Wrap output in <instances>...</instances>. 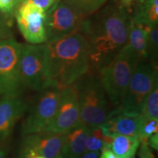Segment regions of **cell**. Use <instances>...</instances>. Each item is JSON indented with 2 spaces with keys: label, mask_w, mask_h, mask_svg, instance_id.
Wrapping results in <instances>:
<instances>
[{
  "label": "cell",
  "mask_w": 158,
  "mask_h": 158,
  "mask_svg": "<svg viewBox=\"0 0 158 158\" xmlns=\"http://www.w3.org/2000/svg\"><path fill=\"white\" fill-rule=\"evenodd\" d=\"M131 19L114 3L86 17L80 33L88 45L89 71L100 76L127 44Z\"/></svg>",
  "instance_id": "obj_1"
},
{
  "label": "cell",
  "mask_w": 158,
  "mask_h": 158,
  "mask_svg": "<svg viewBox=\"0 0 158 158\" xmlns=\"http://www.w3.org/2000/svg\"><path fill=\"white\" fill-rule=\"evenodd\" d=\"M45 46L51 86L62 89L89 72L88 45L81 33L47 42Z\"/></svg>",
  "instance_id": "obj_2"
},
{
  "label": "cell",
  "mask_w": 158,
  "mask_h": 158,
  "mask_svg": "<svg viewBox=\"0 0 158 158\" xmlns=\"http://www.w3.org/2000/svg\"><path fill=\"white\" fill-rule=\"evenodd\" d=\"M73 84L78 94L80 122L90 128L100 126L111 112L100 76L88 72Z\"/></svg>",
  "instance_id": "obj_3"
},
{
  "label": "cell",
  "mask_w": 158,
  "mask_h": 158,
  "mask_svg": "<svg viewBox=\"0 0 158 158\" xmlns=\"http://www.w3.org/2000/svg\"><path fill=\"white\" fill-rule=\"evenodd\" d=\"M141 58L128 44L100 75L106 95L114 106L121 103L135 68Z\"/></svg>",
  "instance_id": "obj_4"
},
{
  "label": "cell",
  "mask_w": 158,
  "mask_h": 158,
  "mask_svg": "<svg viewBox=\"0 0 158 158\" xmlns=\"http://www.w3.org/2000/svg\"><path fill=\"white\" fill-rule=\"evenodd\" d=\"M157 68L147 59H141L135 68L121 103L117 109L123 113L139 115L155 83Z\"/></svg>",
  "instance_id": "obj_5"
},
{
  "label": "cell",
  "mask_w": 158,
  "mask_h": 158,
  "mask_svg": "<svg viewBox=\"0 0 158 158\" xmlns=\"http://www.w3.org/2000/svg\"><path fill=\"white\" fill-rule=\"evenodd\" d=\"M20 80L22 87L38 92L51 86L45 44L21 45Z\"/></svg>",
  "instance_id": "obj_6"
},
{
  "label": "cell",
  "mask_w": 158,
  "mask_h": 158,
  "mask_svg": "<svg viewBox=\"0 0 158 158\" xmlns=\"http://www.w3.org/2000/svg\"><path fill=\"white\" fill-rule=\"evenodd\" d=\"M60 89L49 86L42 91L31 105L21 127L23 136L44 131L54 119L58 108Z\"/></svg>",
  "instance_id": "obj_7"
},
{
  "label": "cell",
  "mask_w": 158,
  "mask_h": 158,
  "mask_svg": "<svg viewBox=\"0 0 158 158\" xmlns=\"http://www.w3.org/2000/svg\"><path fill=\"white\" fill-rule=\"evenodd\" d=\"M86 19L64 0H59L46 12V43L80 32Z\"/></svg>",
  "instance_id": "obj_8"
},
{
  "label": "cell",
  "mask_w": 158,
  "mask_h": 158,
  "mask_svg": "<svg viewBox=\"0 0 158 158\" xmlns=\"http://www.w3.org/2000/svg\"><path fill=\"white\" fill-rule=\"evenodd\" d=\"M21 45L10 37L0 40V97L21 92Z\"/></svg>",
  "instance_id": "obj_9"
},
{
  "label": "cell",
  "mask_w": 158,
  "mask_h": 158,
  "mask_svg": "<svg viewBox=\"0 0 158 158\" xmlns=\"http://www.w3.org/2000/svg\"><path fill=\"white\" fill-rule=\"evenodd\" d=\"M80 123L78 94L73 84L61 90L56 114L45 131L65 133Z\"/></svg>",
  "instance_id": "obj_10"
},
{
  "label": "cell",
  "mask_w": 158,
  "mask_h": 158,
  "mask_svg": "<svg viewBox=\"0 0 158 158\" xmlns=\"http://www.w3.org/2000/svg\"><path fill=\"white\" fill-rule=\"evenodd\" d=\"M15 19L21 34L33 45L46 42V13L34 5L21 2L15 11Z\"/></svg>",
  "instance_id": "obj_11"
},
{
  "label": "cell",
  "mask_w": 158,
  "mask_h": 158,
  "mask_svg": "<svg viewBox=\"0 0 158 158\" xmlns=\"http://www.w3.org/2000/svg\"><path fill=\"white\" fill-rule=\"evenodd\" d=\"M0 98V143L7 141L15 125L28 110L20 94H5Z\"/></svg>",
  "instance_id": "obj_12"
},
{
  "label": "cell",
  "mask_w": 158,
  "mask_h": 158,
  "mask_svg": "<svg viewBox=\"0 0 158 158\" xmlns=\"http://www.w3.org/2000/svg\"><path fill=\"white\" fill-rule=\"evenodd\" d=\"M143 121L141 114H125L116 108L110 112L109 117L98 127L103 135L112 138L122 135L141 138V129Z\"/></svg>",
  "instance_id": "obj_13"
},
{
  "label": "cell",
  "mask_w": 158,
  "mask_h": 158,
  "mask_svg": "<svg viewBox=\"0 0 158 158\" xmlns=\"http://www.w3.org/2000/svg\"><path fill=\"white\" fill-rule=\"evenodd\" d=\"M64 138V133H55L44 130L25 135L22 143L39 156L45 158H61Z\"/></svg>",
  "instance_id": "obj_14"
},
{
  "label": "cell",
  "mask_w": 158,
  "mask_h": 158,
  "mask_svg": "<svg viewBox=\"0 0 158 158\" xmlns=\"http://www.w3.org/2000/svg\"><path fill=\"white\" fill-rule=\"evenodd\" d=\"M92 128L80 123L64 133L61 158H80L84 153Z\"/></svg>",
  "instance_id": "obj_15"
},
{
  "label": "cell",
  "mask_w": 158,
  "mask_h": 158,
  "mask_svg": "<svg viewBox=\"0 0 158 158\" xmlns=\"http://www.w3.org/2000/svg\"><path fill=\"white\" fill-rule=\"evenodd\" d=\"M150 27L131 19L127 43L141 59H146Z\"/></svg>",
  "instance_id": "obj_16"
},
{
  "label": "cell",
  "mask_w": 158,
  "mask_h": 158,
  "mask_svg": "<svg viewBox=\"0 0 158 158\" xmlns=\"http://www.w3.org/2000/svg\"><path fill=\"white\" fill-rule=\"evenodd\" d=\"M140 143L139 138L118 135L113 137L110 149L118 158H129L135 156Z\"/></svg>",
  "instance_id": "obj_17"
},
{
  "label": "cell",
  "mask_w": 158,
  "mask_h": 158,
  "mask_svg": "<svg viewBox=\"0 0 158 158\" xmlns=\"http://www.w3.org/2000/svg\"><path fill=\"white\" fill-rule=\"evenodd\" d=\"M132 19L147 27L158 25V0H145L140 4L131 15Z\"/></svg>",
  "instance_id": "obj_18"
},
{
  "label": "cell",
  "mask_w": 158,
  "mask_h": 158,
  "mask_svg": "<svg viewBox=\"0 0 158 158\" xmlns=\"http://www.w3.org/2000/svg\"><path fill=\"white\" fill-rule=\"evenodd\" d=\"M141 116L143 119H154L158 121V83H155L151 92L146 99Z\"/></svg>",
  "instance_id": "obj_19"
},
{
  "label": "cell",
  "mask_w": 158,
  "mask_h": 158,
  "mask_svg": "<svg viewBox=\"0 0 158 158\" xmlns=\"http://www.w3.org/2000/svg\"><path fill=\"white\" fill-rule=\"evenodd\" d=\"M78 13L88 17L103 7L108 0H64Z\"/></svg>",
  "instance_id": "obj_20"
},
{
  "label": "cell",
  "mask_w": 158,
  "mask_h": 158,
  "mask_svg": "<svg viewBox=\"0 0 158 158\" xmlns=\"http://www.w3.org/2000/svg\"><path fill=\"white\" fill-rule=\"evenodd\" d=\"M158 27H151L149 29L148 37L146 59L152 64L157 67V54H158Z\"/></svg>",
  "instance_id": "obj_21"
},
{
  "label": "cell",
  "mask_w": 158,
  "mask_h": 158,
  "mask_svg": "<svg viewBox=\"0 0 158 158\" xmlns=\"http://www.w3.org/2000/svg\"><path fill=\"white\" fill-rule=\"evenodd\" d=\"M104 135L98 127L92 128L91 133L86 141L85 152H94L101 150L103 147Z\"/></svg>",
  "instance_id": "obj_22"
},
{
  "label": "cell",
  "mask_w": 158,
  "mask_h": 158,
  "mask_svg": "<svg viewBox=\"0 0 158 158\" xmlns=\"http://www.w3.org/2000/svg\"><path fill=\"white\" fill-rule=\"evenodd\" d=\"M158 121L154 119H143L141 125V135L142 137L149 138L154 134L157 133Z\"/></svg>",
  "instance_id": "obj_23"
},
{
  "label": "cell",
  "mask_w": 158,
  "mask_h": 158,
  "mask_svg": "<svg viewBox=\"0 0 158 158\" xmlns=\"http://www.w3.org/2000/svg\"><path fill=\"white\" fill-rule=\"evenodd\" d=\"M114 4L132 15L135 10L141 2V0H114Z\"/></svg>",
  "instance_id": "obj_24"
},
{
  "label": "cell",
  "mask_w": 158,
  "mask_h": 158,
  "mask_svg": "<svg viewBox=\"0 0 158 158\" xmlns=\"http://www.w3.org/2000/svg\"><path fill=\"white\" fill-rule=\"evenodd\" d=\"M22 0H0V11L5 15H10L15 11Z\"/></svg>",
  "instance_id": "obj_25"
},
{
  "label": "cell",
  "mask_w": 158,
  "mask_h": 158,
  "mask_svg": "<svg viewBox=\"0 0 158 158\" xmlns=\"http://www.w3.org/2000/svg\"><path fill=\"white\" fill-rule=\"evenodd\" d=\"M138 148H139V151H138L139 158H155L152 152L151 148L148 145L147 138L142 137L141 138V143Z\"/></svg>",
  "instance_id": "obj_26"
},
{
  "label": "cell",
  "mask_w": 158,
  "mask_h": 158,
  "mask_svg": "<svg viewBox=\"0 0 158 158\" xmlns=\"http://www.w3.org/2000/svg\"><path fill=\"white\" fill-rule=\"evenodd\" d=\"M59 0H22L21 2L34 5L46 13Z\"/></svg>",
  "instance_id": "obj_27"
},
{
  "label": "cell",
  "mask_w": 158,
  "mask_h": 158,
  "mask_svg": "<svg viewBox=\"0 0 158 158\" xmlns=\"http://www.w3.org/2000/svg\"><path fill=\"white\" fill-rule=\"evenodd\" d=\"M10 35L9 23L2 16H0V40L10 38Z\"/></svg>",
  "instance_id": "obj_28"
},
{
  "label": "cell",
  "mask_w": 158,
  "mask_h": 158,
  "mask_svg": "<svg viewBox=\"0 0 158 158\" xmlns=\"http://www.w3.org/2000/svg\"><path fill=\"white\" fill-rule=\"evenodd\" d=\"M37 155L24 144H21V149H20L19 158H35Z\"/></svg>",
  "instance_id": "obj_29"
},
{
  "label": "cell",
  "mask_w": 158,
  "mask_h": 158,
  "mask_svg": "<svg viewBox=\"0 0 158 158\" xmlns=\"http://www.w3.org/2000/svg\"><path fill=\"white\" fill-rule=\"evenodd\" d=\"M148 145L150 148L157 151L158 149V133H155L148 138Z\"/></svg>",
  "instance_id": "obj_30"
},
{
  "label": "cell",
  "mask_w": 158,
  "mask_h": 158,
  "mask_svg": "<svg viewBox=\"0 0 158 158\" xmlns=\"http://www.w3.org/2000/svg\"><path fill=\"white\" fill-rule=\"evenodd\" d=\"M10 151V146L7 141L0 143V158H5L8 155Z\"/></svg>",
  "instance_id": "obj_31"
},
{
  "label": "cell",
  "mask_w": 158,
  "mask_h": 158,
  "mask_svg": "<svg viewBox=\"0 0 158 158\" xmlns=\"http://www.w3.org/2000/svg\"><path fill=\"white\" fill-rule=\"evenodd\" d=\"M100 151H101V155L100 158H118L117 156L111 151L110 149L103 148Z\"/></svg>",
  "instance_id": "obj_32"
},
{
  "label": "cell",
  "mask_w": 158,
  "mask_h": 158,
  "mask_svg": "<svg viewBox=\"0 0 158 158\" xmlns=\"http://www.w3.org/2000/svg\"><path fill=\"white\" fill-rule=\"evenodd\" d=\"M99 157H100L99 151H94L84 152L80 158H99Z\"/></svg>",
  "instance_id": "obj_33"
},
{
  "label": "cell",
  "mask_w": 158,
  "mask_h": 158,
  "mask_svg": "<svg viewBox=\"0 0 158 158\" xmlns=\"http://www.w3.org/2000/svg\"><path fill=\"white\" fill-rule=\"evenodd\" d=\"M35 158H45V157H42V156H39V155H37L36 157H35Z\"/></svg>",
  "instance_id": "obj_34"
},
{
  "label": "cell",
  "mask_w": 158,
  "mask_h": 158,
  "mask_svg": "<svg viewBox=\"0 0 158 158\" xmlns=\"http://www.w3.org/2000/svg\"><path fill=\"white\" fill-rule=\"evenodd\" d=\"M144 1H145V0H141V3H142V2H143Z\"/></svg>",
  "instance_id": "obj_35"
},
{
  "label": "cell",
  "mask_w": 158,
  "mask_h": 158,
  "mask_svg": "<svg viewBox=\"0 0 158 158\" xmlns=\"http://www.w3.org/2000/svg\"><path fill=\"white\" fill-rule=\"evenodd\" d=\"M129 158H135V156H133V157H130Z\"/></svg>",
  "instance_id": "obj_36"
}]
</instances>
